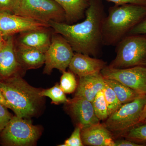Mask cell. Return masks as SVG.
Instances as JSON below:
<instances>
[{
    "label": "cell",
    "instance_id": "19",
    "mask_svg": "<svg viewBox=\"0 0 146 146\" xmlns=\"http://www.w3.org/2000/svg\"><path fill=\"white\" fill-rule=\"evenodd\" d=\"M104 78L106 83L114 91L118 100L122 105L130 102L141 95H143L131 89L120 82L111 79Z\"/></svg>",
    "mask_w": 146,
    "mask_h": 146
},
{
    "label": "cell",
    "instance_id": "15",
    "mask_svg": "<svg viewBox=\"0 0 146 146\" xmlns=\"http://www.w3.org/2000/svg\"><path fill=\"white\" fill-rule=\"evenodd\" d=\"M105 85L104 78L101 72L80 77L74 97L92 102L97 94L103 90Z\"/></svg>",
    "mask_w": 146,
    "mask_h": 146
},
{
    "label": "cell",
    "instance_id": "28",
    "mask_svg": "<svg viewBox=\"0 0 146 146\" xmlns=\"http://www.w3.org/2000/svg\"><path fill=\"white\" fill-rule=\"evenodd\" d=\"M137 34H146V17L131 29L127 35Z\"/></svg>",
    "mask_w": 146,
    "mask_h": 146
},
{
    "label": "cell",
    "instance_id": "11",
    "mask_svg": "<svg viewBox=\"0 0 146 146\" xmlns=\"http://www.w3.org/2000/svg\"><path fill=\"white\" fill-rule=\"evenodd\" d=\"M67 104L77 125L81 129L100 123V121L95 114L92 102L74 97Z\"/></svg>",
    "mask_w": 146,
    "mask_h": 146
},
{
    "label": "cell",
    "instance_id": "21",
    "mask_svg": "<svg viewBox=\"0 0 146 146\" xmlns=\"http://www.w3.org/2000/svg\"><path fill=\"white\" fill-rule=\"evenodd\" d=\"M40 95L42 97H48L51 100L52 102L55 104H67L70 101L60 88V85L58 83L51 88L44 90L42 89Z\"/></svg>",
    "mask_w": 146,
    "mask_h": 146
},
{
    "label": "cell",
    "instance_id": "1",
    "mask_svg": "<svg viewBox=\"0 0 146 146\" xmlns=\"http://www.w3.org/2000/svg\"><path fill=\"white\" fill-rule=\"evenodd\" d=\"M104 15L99 2L90 0L85 20L81 23L71 24L51 21L48 24L67 40L75 52L96 57L103 45L102 27Z\"/></svg>",
    "mask_w": 146,
    "mask_h": 146
},
{
    "label": "cell",
    "instance_id": "34",
    "mask_svg": "<svg viewBox=\"0 0 146 146\" xmlns=\"http://www.w3.org/2000/svg\"><path fill=\"white\" fill-rule=\"evenodd\" d=\"M4 39V38L1 32L0 31V41H2V40H3Z\"/></svg>",
    "mask_w": 146,
    "mask_h": 146
},
{
    "label": "cell",
    "instance_id": "29",
    "mask_svg": "<svg viewBox=\"0 0 146 146\" xmlns=\"http://www.w3.org/2000/svg\"><path fill=\"white\" fill-rule=\"evenodd\" d=\"M108 1L114 3L116 5H121L126 4L146 5V1L145 0H106Z\"/></svg>",
    "mask_w": 146,
    "mask_h": 146
},
{
    "label": "cell",
    "instance_id": "25",
    "mask_svg": "<svg viewBox=\"0 0 146 146\" xmlns=\"http://www.w3.org/2000/svg\"><path fill=\"white\" fill-rule=\"evenodd\" d=\"M81 128L77 126L70 138L65 141L64 143L59 146H83L81 136Z\"/></svg>",
    "mask_w": 146,
    "mask_h": 146
},
{
    "label": "cell",
    "instance_id": "31",
    "mask_svg": "<svg viewBox=\"0 0 146 146\" xmlns=\"http://www.w3.org/2000/svg\"><path fill=\"white\" fill-rule=\"evenodd\" d=\"M0 103L2 104L5 106L9 109H11V107L10 105L9 104L8 102H7V101L5 99L4 97L3 96L1 89H0Z\"/></svg>",
    "mask_w": 146,
    "mask_h": 146
},
{
    "label": "cell",
    "instance_id": "7",
    "mask_svg": "<svg viewBox=\"0 0 146 146\" xmlns=\"http://www.w3.org/2000/svg\"><path fill=\"white\" fill-rule=\"evenodd\" d=\"M13 13L46 23L65 21L64 10L54 0H20Z\"/></svg>",
    "mask_w": 146,
    "mask_h": 146
},
{
    "label": "cell",
    "instance_id": "27",
    "mask_svg": "<svg viewBox=\"0 0 146 146\" xmlns=\"http://www.w3.org/2000/svg\"><path fill=\"white\" fill-rule=\"evenodd\" d=\"M20 0H0V13H13Z\"/></svg>",
    "mask_w": 146,
    "mask_h": 146
},
{
    "label": "cell",
    "instance_id": "6",
    "mask_svg": "<svg viewBox=\"0 0 146 146\" xmlns=\"http://www.w3.org/2000/svg\"><path fill=\"white\" fill-rule=\"evenodd\" d=\"M146 105V94H143L123 104L106 120L104 124L112 133L121 135L141 121Z\"/></svg>",
    "mask_w": 146,
    "mask_h": 146
},
{
    "label": "cell",
    "instance_id": "4",
    "mask_svg": "<svg viewBox=\"0 0 146 146\" xmlns=\"http://www.w3.org/2000/svg\"><path fill=\"white\" fill-rule=\"evenodd\" d=\"M116 45V57L109 67L117 69L146 67V34L127 35Z\"/></svg>",
    "mask_w": 146,
    "mask_h": 146
},
{
    "label": "cell",
    "instance_id": "23",
    "mask_svg": "<svg viewBox=\"0 0 146 146\" xmlns=\"http://www.w3.org/2000/svg\"><path fill=\"white\" fill-rule=\"evenodd\" d=\"M103 91L107 104L110 116L119 109L122 104L118 100L114 91L106 83L105 86Z\"/></svg>",
    "mask_w": 146,
    "mask_h": 146
},
{
    "label": "cell",
    "instance_id": "9",
    "mask_svg": "<svg viewBox=\"0 0 146 146\" xmlns=\"http://www.w3.org/2000/svg\"><path fill=\"white\" fill-rule=\"evenodd\" d=\"M101 73L105 78L120 82L142 94H146V67L117 69L106 66Z\"/></svg>",
    "mask_w": 146,
    "mask_h": 146
},
{
    "label": "cell",
    "instance_id": "14",
    "mask_svg": "<svg viewBox=\"0 0 146 146\" xmlns=\"http://www.w3.org/2000/svg\"><path fill=\"white\" fill-rule=\"evenodd\" d=\"M90 56L75 52L68 67L71 72L79 77L101 72L106 66V63L101 59Z\"/></svg>",
    "mask_w": 146,
    "mask_h": 146
},
{
    "label": "cell",
    "instance_id": "3",
    "mask_svg": "<svg viewBox=\"0 0 146 146\" xmlns=\"http://www.w3.org/2000/svg\"><path fill=\"white\" fill-rule=\"evenodd\" d=\"M146 17V5L126 4L110 7L103 22V44L117 45Z\"/></svg>",
    "mask_w": 146,
    "mask_h": 146
},
{
    "label": "cell",
    "instance_id": "2",
    "mask_svg": "<svg viewBox=\"0 0 146 146\" xmlns=\"http://www.w3.org/2000/svg\"><path fill=\"white\" fill-rule=\"evenodd\" d=\"M0 89L11 110L19 117L30 119L42 110L44 104V97L40 95L42 89L29 84L19 74L0 78Z\"/></svg>",
    "mask_w": 146,
    "mask_h": 146
},
{
    "label": "cell",
    "instance_id": "33",
    "mask_svg": "<svg viewBox=\"0 0 146 146\" xmlns=\"http://www.w3.org/2000/svg\"><path fill=\"white\" fill-rule=\"evenodd\" d=\"M5 42V39L2 41H0V51L1 49L2 48L3 45L4 44V43Z\"/></svg>",
    "mask_w": 146,
    "mask_h": 146
},
{
    "label": "cell",
    "instance_id": "18",
    "mask_svg": "<svg viewBox=\"0 0 146 146\" xmlns=\"http://www.w3.org/2000/svg\"><path fill=\"white\" fill-rule=\"evenodd\" d=\"M63 8L65 21L73 23L82 19L89 5L90 0H54Z\"/></svg>",
    "mask_w": 146,
    "mask_h": 146
},
{
    "label": "cell",
    "instance_id": "12",
    "mask_svg": "<svg viewBox=\"0 0 146 146\" xmlns=\"http://www.w3.org/2000/svg\"><path fill=\"white\" fill-rule=\"evenodd\" d=\"M5 42L0 51V78H8L19 74L21 70L16 57V44L13 35L4 38Z\"/></svg>",
    "mask_w": 146,
    "mask_h": 146
},
{
    "label": "cell",
    "instance_id": "30",
    "mask_svg": "<svg viewBox=\"0 0 146 146\" xmlns=\"http://www.w3.org/2000/svg\"><path fill=\"white\" fill-rule=\"evenodd\" d=\"M115 146H143L142 145L130 141L125 140H117L115 141Z\"/></svg>",
    "mask_w": 146,
    "mask_h": 146
},
{
    "label": "cell",
    "instance_id": "8",
    "mask_svg": "<svg viewBox=\"0 0 146 146\" xmlns=\"http://www.w3.org/2000/svg\"><path fill=\"white\" fill-rule=\"evenodd\" d=\"M74 51L67 40L56 33L52 35L50 44L45 53L44 74H50L54 69L62 72L69 67Z\"/></svg>",
    "mask_w": 146,
    "mask_h": 146
},
{
    "label": "cell",
    "instance_id": "13",
    "mask_svg": "<svg viewBox=\"0 0 146 146\" xmlns=\"http://www.w3.org/2000/svg\"><path fill=\"white\" fill-rule=\"evenodd\" d=\"M81 136L84 145L115 146L113 133L100 123L82 129Z\"/></svg>",
    "mask_w": 146,
    "mask_h": 146
},
{
    "label": "cell",
    "instance_id": "26",
    "mask_svg": "<svg viewBox=\"0 0 146 146\" xmlns=\"http://www.w3.org/2000/svg\"><path fill=\"white\" fill-rule=\"evenodd\" d=\"M5 106L0 103V132L6 126L13 117Z\"/></svg>",
    "mask_w": 146,
    "mask_h": 146
},
{
    "label": "cell",
    "instance_id": "24",
    "mask_svg": "<svg viewBox=\"0 0 146 146\" xmlns=\"http://www.w3.org/2000/svg\"><path fill=\"white\" fill-rule=\"evenodd\" d=\"M59 85L65 94H70L75 91L77 84L74 73L66 71L63 72Z\"/></svg>",
    "mask_w": 146,
    "mask_h": 146
},
{
    "label": "cell",
    "instance_id": "22",
    "mask_svg": "<svg viewBox=\"0 0 146 146\" xmlns=\"http://www.w3.org/2000/svg\"><path fill=\"white\" fill-rule=\"evenodd\" d=\"M92 103L97 117L100 121L106 120L109 115L103 90L97 94Z\"/></svg>",
    "mask_w": 146,
    "mask_h": 146
},
{
    "label": "cell",
    "instance_id": "35",
    "mask_svg": "<svg viewBox=\"0 0 146 146\" xmlns=\"http://www.w3.org/2000/svg\"><path fill=\"white\" fill-rule=\"evenodd\" d=\"M145 1H146V0H145Z\"/></svg>",
    "mask_w": 146,
    "mask_h": 146
},
{
    "label": "cell",
    "instance_id": "17",
    "mask_svg": "<svg viewBox=\"0 0 146 146\" xmlns=\"http://www.w3.org/2000/svg\"><path fill=\"white\" fill-rule=\"evenodd\" d=\"M16 53L22 70L37 69L45 63V53L39 50L16 44Z\"/></svg>",
    "mask_w": 146,
    "mask_h": 146
},
{
    "label": "cell",
    "instance_id": "32",
    "mask_svg": "<svg viewBox=\"0 0 146 146\" xmlns=\"http://www.w3.org/2000/svg\"><path fill=\"white\" fill-rule=\"evenodd\" d=\"M146 119V105L145 109H144L143 112V115H142V117H141V121L142 120L145 119Z\"/></svg>",
    "mask_w": 146,
    "mask_h": 146
},
{
    "label": "cell",
    "instance_id": "5",
    "mask_svg": "<svg viewBox=\"0 0 146 146\" xmlns=\"http://www.w3.org/2000/svg\"><path fill=\"white\" fill-rule=\"evenodd\" d=\"M42 128L29 119L13 116L0 132V144L5 146H30L36 144Z\"/></svg>",
    "mask_w": 146,
    "mask_h": 146
},
{
    "label": "cell",
    "instance_id": "20",
    "mask_svg": "<svg viewBox=\"0 0 146 146\" xmlns=\"http://www.w3.org/2000/svg\"><path fill=\"white\" fill-rule=\"evenodd\" d=\"M121 136L128 140L146 146V119L142 120L125 132Z\"/></svg>",
    "mask_w": 146,
    "mask_h": 146
},
{
    "label": "cell",
    "instance_id": "16",
    "mask_svg": "<svg viewBox=\"0 0 146 146\" xmlns=\"http://www.w3.org/2000/svg\"><path fill=\"white\" fill-rule=\"evenodd\" d=\"M47 29L22 33L17 38L16 44L45 53L50 44L52 37Z\"/></svg>",
    "mask_w": 146,
    "mask_h": 146
},
{
    "label": "cell",
    "instance_id": "10",
    "mask_svg": "<svg viewBox=\"0 0 146 146\" xmlns=\"http://www.w3.org/2000/svg\"><path fill=\"white\" fill-rule=\"evenodd\" d=\"M49 24L13 13H0V31L4 38L18 33L48 28Z\"/></svg>",
    "mask_w": 146,
    "mask_h": 146
}]
</instances>
